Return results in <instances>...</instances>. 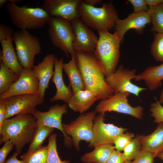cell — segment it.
Segmentation results:
<instances>
[{"label": "cell", "instance_id": "1", "mask_svg": "<svg viewBox=\"0 0 163 163\" xmlns=\"http://www.w3.org/2000/svg\"><path fill=\"white\" fill-rule=\"evenodd\" d=\"M37 126L36 118L32 114L18 115L5 119L0 126V144L10 140L20 154L27 144L31 142Z\"/></svg>", "mask_w": 163, "mask_h": 163}, {"label": "cell", "instance_id": "2", "mask_svg": "<svg viewBox=\"0 0 163 163\" xmlns=\"http://www.w3.org/2000/svg\"><path fill=\"white\" fill-rule=\"evenodd\" d=\"M99 37L93 53L99 61L105 77L117 69L120 56V45L122 42L119 34L108 31H97Z\"/></svg>", "mask_w": 163, "mask_h": 163}, {"label": "cell", "instance_id": "3", "mask_svg": "<svg viewBox=\"0 0 163 163\" xmlns=\"http://www.w3.org/2000/svg\"><path fill=\"white\" fill-rule=\"evenodd\" d=\"M80 18L88 27L97 31L115 27L118 12L111 2L104 3L100 8L85 4L81 0L77 7Z\"/></svg>", "mask_w": 163, "mask_h": 163}, {"label": "cell", "instance_id": "4", "mask_svg": "<svg viewBox=\"0 0 163 163\" xmlns=\"http://www.w3.org/2000/svg\"><path fill=\"white\" fill-rule=\"evenodd\" d=\"M6 8L12 24L20 30H34L44 27L50 16L43 8L20 7L7 3Z\"/></svg>", "mask_w": 163, "mask_h": 163}, {"label": "cell", "instance_id": "5", "mask_svg": "<svg viewBox=\"0 0 163 163\" xmlns=\"http://www.w3.org/2000/svg\"><path fill=\"white\" fill-rule=\"evenodd\" d=\"M47 24L49 38L52 44L62 51L66 56L75 57L73 43L75 35L70 21L64 18L50 16Z\"/></svg>", "mask_w": 163, "mask_h": 163}, {"label": "cell", "instance_id": "6", "mask_svg": "<svg viewBox=\"0 0 163 163\" xmlns=\"http://www.w3.org/2000/svg\"><path fill=\"white\" fill-rule=\"evenodd\" d=\"M12 38L20 65L23 68L32 69L35 56L42 52L39 39L24 30L16 31Z\"/></svg>", "mask_w": 163, "mask_h": 163}, {"label": "cell", "instance_id": "7", "mask_svg": "<svg viewBox=\"0 0 163 163\" xmlns=\"http://www.w3.org/2000/svg\"><path fill=\"white\" fill-rule=\"evenodd\" d=\"M130 94L127 92H120L101 100L95 107V112L105 114L107 112L115 111L131 115L139 120L142 119L143 108L140 106L133 107L129 104L128 97Z\"/></svg>", "mask_w": 163, "mask_h": 163}, {"label": "cell", "instance_id": "8", "mask_svg": "<svg viewBox=\"0 0 163 163\" xmlns=\"http://www.w3.org/2000/svg\"><path fill=\"white\" fill-rule=\"evenodd\" d=\"M96 113L95 111H92L83 113L75 121L67 124H62L64 133L72 136L77 150L79 149L81 141L84 140L88 142L91 141Z\"/></svg>", "mask_w": 163, "mask_h": 163}, {"label": "cell", "instance_id": "9", "mask_svg": "<svg viewBox=\"0 0 163 163\" xmlns=\"http://www.w3.org/2000/svg\"><path fill=\"white\" fill-rule=\"evenodd\" d=\"M135 69L129 70L121 65L115 71L105 77V79L114 94L120 92H127L138 97L142 91L147 89L132 83L131 80L134 79L136 75Z\"/></svg>", "mask_w": 163, "mask_h": 163}, {"label": "cell", "instance_id": "10", "mask_svg": "<svg viewBox=\"0 0 163 163\" xmlns=\"http://www.w3.org/2000/svg\"><path fill=\"white\" fill-rule=\"evenodd\" d=\"M5 119L18 115L32 114L36 107L42 104L44 98L37 94L16 95L6 99Z\"/></svg>", "mask_w": 163, "mask_h": 163}, {"label": "cell", "instance_id": "11", "mask_svg": "<svg viewBox=\"0 0 163 163\" xmlns=\"http://www.w3.org/2000/svg\"><path fill=\"white\" fill-rule=\"evenodd\" d=\"M104 116L105 114L99 113L95 117L92 138L89 144L90 147L95 148L103 145L114 144L117 137L127 129L113 124L105 123Z\"/></svg>", "mask_w": 163, "mask_h": 163}, {"label": "cell", "instance_id": "12", "mask_svg": "<svg viewBox=\"0 0 163 163\" xmlns=\"http://www.w3.org/2000/svg\"><path fill=\"white\" fill-rule=\"evenodd\" d=\"M75 35L74 50L94 53L98 38L80 18L71 22Z\"/></svg>", "mask_w": 163, "mask_h": 163}, {"label": "cell", "instance_id": "13", "mask_svg": "<svg viewBox=\"0 0 163 163\" xmlns=\"http://www.w3.org/2000/svg\"><path fill=\"white\" fill-rule=\"evenodd\" d=\"M81 0H44L42 8L50 16L62 18L71 22L80 18L78 5Z\"/></svg>", "mask_w": 163, "mask_h": 163}, {"label": "cell", "instance_id": "14", "mask_svg": "<svg viewBox=\"0 0 163 163\" xmlns=\"http://www.w3.org/2000/svg\"><path fill=\"white\" fill-rule=\"evenodd\" d=\"M67 111L66 104H56L51 106L47 111L41 112L37 110L32 115L36 118L37 125H43L61 131L64 137L65 143L67 144L69 143L70 139L64 133L62 123V116Z\"/></svg>", "mask_w": 163, "mask_h": 163}, {"label": "cell", "instance_id": "15", "mask_svg": "<svg viewBox=\"0 0 163 163\" xmlns=\"http://www.w3.org/2000/svg\"><path fill=\"white\" fill-rule=\"evenodd\" d=\"M39 88V81L32 69L23 68L18 80L8 91L0 95V99L21 94H37Z\"/></svg>", "mask_w": 163, "mask_h": 163}, {"label": "cell", "instance_id": "16", "mask_svg": "<svg viewBox=\"0 0 163 163\" xmlns=\"http://www.w3.org/2000/svg\"><path fill=\"white\" fill-rule=\"evenodd\" d=\"M150 23V19L147 12H133L124 19L118 18L116 21L115 28L122 41L127 31L134 29L137 33L141 34L146 26Z\"/></svg>", "mask_w": 163, "mask_h": 163}, {"label": "cell", "instance_id": "17", "mask_svg": "<svg viewBox=\"0 0 163 163\" xmlns=\"http://www.w3.org/2000/svg\"><path fill=\"white\" fill-rule=\"evenodd\" d=\"M55 57L53 54L47 55L41 62L34 66L32 69L34 74L39 82L38 94L43 98H44L46 89L48 88L50 81L53 75Z\"/></svg>", "mask_w": 163, "mask_h": 163}, {"label": "cell", "instance_id": "18", "mask_svg": "<svg viewBox=\"0 0 163 163\" xmlns=\"http://www.w3.org/2000/svg\"><path fill=\"white\" fill-rule=\"evenodd\" d=\"M64 63L62 58L58 59L56 57L54 62V70L52 78L56 88L55 95L50 99L51 102L58 100L63 101L68 104L73 93L70 86H66L64 82L62 70Z\"/></svg>", "mask_w": 163, "mask_h": 163}, {"label": "cell", "instance_id": "19", "mask_svg": "<svg viewBox=\"0 0 163 163\" xmlns=\"http://www.w3.org/2000/svg\"><path fill=\"white\" fill-rule=\"evenodd\" d=\"M75 59L82 74L105 76L99 61L93 53L76 51Z\"/></svg>", "mask_w": 163, "mask_h": 163}, {"label": "cell", "instance_id": "20", "mask_svg": "<svg viewBox=\"0 0 163 163\" xmlns=\"http://www.w3.org/2000/svg\"><path fill=\"white\" fill-rule=\"evenodd\" d=\"M85 89L95 93L99 100L110 97L114 92L105 81V76L82 75Z\"/></svg>", "mask_w": 163, "mask_h": 163}, {"label": "cell", "instance_id": "21", "mask_svg": "<svg viewBox=\"0 0 163 163\" xmlns=\"http://www.w3.org/2000/svg\"><path fill=\"white\" fill-rule=\"evenodd\" d=\"M98 100L95 93L85 89L73 93L67 104L74 111L82 113Z\"/></svg>", "mask_w": 163, "mask_h": 163}, {"label": "cell", "instance_id": "22", "mask_svg": "<svg viewBox=\"0 0 163 163\" xmlns=\"http://www.w3.org/2000/svg\"><path fill=\"white\" fill-rule=\"evenodd\" d=\"M134 79L136 82L144 81L150 91L160 87L163 80V63L147 67L142 73L137 75Z\"/></svg>", "mask_w": 163, "mask_h": 163}, {"label": "cell", "instance_id": "23", "mask_svg": "<svg viewBox=\"0 0 163 163\" xmlns=\"http://www.w3.org/2000/svg\"><path fill=\"white\" fill-rule=\"evenodd\" d=\"M12 38L2 41V50L1 51L0 61L8 68L20 75L23 68L20 65L14 47Z\"/></svg>", "mask_w": 163, "mask_h": 163}, {"label": "cell", "instance_id": "24", "mask_svg": "<svg viewBox=\"0 0 163 163\" xmlns=\"http://www.w3.org/2000/svg\"><path fill=\"white\" fill-rule=\"evenodd\" d=\"M142 149L152 153L155 158L163 151V123H159L151 134L141 135Z\"/></svg>", "mask_w": 163, "mask_h": 163}, {"label": "cell", "instance_id": "25", "mask_svg": "<svg viewBox=\"0 0 163 163\" xmlns=\"http://www.w3.org/2000/svg\"><path fill=\"white\" fill-rule=\"evenodd\" d=\"M63 70L67 75L73 93L85 89L82 74L77 65L75 58H71L64 64Z\"/></svg>", "mask_w": 163, "mask_h": 163}, {"label": "cell", "instance_id": "26", "mask_svg": "<svg viewBox=\"0 0 163 163\" xmlns=\"http://www.w3.org/2000/svg\"><path fill=\"white\" fill-rule=\"evenodd\" d=\"M93 151L83 155L81 160L85 163H106L113 151L115 149L112 144L101 145Z\"/></svg>", "mask_w": 163, "mask_h": 163}, {"label": "cell", "instance_id": "27", "mask_svg": "<svg viewBox=\"0 0 163 163\" xmlns=\"http://www.w3.org/2000/svg\"><path fill=\"white\" fill-rule=\"evenodd\" d=\"M20 75L0 62V95L8 91L18 80Z\"/></svg>", "mask_w": 163, "mask_h": 163}, {"label": "cell", "instance_id": "28", "mask_svg": "<svg viewBox=\"0 0 163 163\" xmlns=\"http://www.w3.org/2000/svg\"><path fill=\"white\" fill-rule=\"evenodd\" d=\"M54 128L43 125H37L27 152H32L41 147L46 138L53 132Z\"/></svg>", "mask_w": 163, "mask_h": 163}, {"label": "cell", "instance_id": "29", "mask_svg": "<svg viewBox=\"0 0 163 163\" xmlns=\"http://www.w3.org/2000/svg\"><path fill=\"white\" fill-rule=\"evenodd\" d=\"M149 8L147 12L152 25L151 31L156 33H163V3Z\"/></svg>", "mask_w": 163, "mask_h": 163}, {"label": "cell", "instance_id": "30", "mask_svg": "<svg viewBox=\"0 0 163 163\" xmlns=\"http://www.w3.org/2000/svg\"><path fill=\"white\" fill-rule=\"evenodd\" d=\"M48 152L47 146H42L32 152L24 153L21 158L24 163H46Z\"/></svg>", "mask_w": 163, "mask_h": 163}, {"label": "cell", "instance_id": "31", "mask_svg": "<svg viewBox=\"0 0 163 163\" xmlns=\"http://www.w3.org/2000/svg\"><path fill=\"white\" fill-rule=\"evenodd\" d=\"M57 134H51L48 139V155L46 163H69V160L62 161L60 159L57 149Z\"/></svg>", "mask_w": 163, "mask_h": 163}, {"label": "cell", "instance_id": "32", "mask_svg": "<svg viewBox=\"0 0 163 163\" xmlns=\"http://www.w3.org/2000/svg\"><path fill=\"white\" fill-rule=\"evenodd\" d=\"M141 135L133 138L123 150L126 160H133L142 149Z\"/></svg>", "mask_w": 163, "mask_h": 163}, {"label": "cell", "instance_id": "33", "mask_svg": "<svg viewBox=\"0 0 163 163\" xmlns=\"http://www.w3.org/2000/svg\"><path fill=\"white\" fill-rule=\"evenodd\" d=\"M151 47V53L157 61L163 63V33H154Z\"/></svg>", "mask_w": 163, "mask_h": 163}, {"label": "cell", "instance_id": "34", "mask_svg": "<svg viewBox=\"0 0 163 163\" xmlns=\"http://www.w3.org/2000/svg\"><path fill=\"white\" fill-rule=\"evenodd\" d=\"M134 136L133 133L129 132L123 133L120 135L114 142L115 149L120 152L123 151L133 139Z\"/></svg>", "mask_w": 163, "mask_h": 163}, {"label": "cell", "instance_id": "35", "mask_svg": "<svg viewBox=\"0 0 163 163\" xmlns=\"http://www.w3.org/2000/svg\"><path fill=\"white\" fill-rule=\"evenodd\" d=\"M149 110L151 115L154 118L155 123H163V107L159 101L155 99V102L152 103Z\"/></svg>", "mask_w": 163, "mask_h": 163}, {"label": "cell", "instance_id": "36", "mask_svg": "<svg viewBox=\"0 0 163 163\" xmlns=\"http://www.w3.org/2000/svg\"><path fill=\"white\" fill-rule=\"evenodd\" d=\"M154 158L155 157L152 153L142 149L132 162L153 163Z\"/></svg>", "mask_w": 163, "mask_h": 163}, {"label": "cell", "instance_id": "37", "mask_svg": "<svg viewBox=\"0 0 163 163\" xmlns=\"http://www.w3.org/2000/svg\"><path fill=\"white\" fill-rule=\"evenodd\" d=\"M133 6V12H147L149 9L145 0H128Z\"/></svg>", "mask_w": 163, "mask_h": 163}, {"label": "cell", "instance_id": "38", "mask_svg": "<svg viewBox=\"0 0 163 163\" xmlns=\"http://www.w3.org/2000/svg\"><path fill=\"white\" fill-rule=\"evenodd\" d=\"M14 145L8 140L4 143V145L0 149V163H4L8 154L13 150Z\"/></svg>", "mask_w": 163, "mask_h": 163}, {"label": "cell", "instance_id": "39", "mask_svg": "<svg viewBox=\"0 0 163 163\" xmlns=\"http://www.w3.org/2000/svg\"><path fill=\"white\" fill-rule=\"evenodd\" d=\"M14 32L12 28L4 24H0V42L9 38H12Z\"/></svg>", "mask_w": 163, "mask_h": 163}, {"label": "cell", "instance_id": "40", "mask_svg": "<svg viewBox=\"0 0 163 163\" xmlns=\"http://www.w3.org/2000/svg\"><path fill=\"white\" fill-rule=\"evenodd\" d=\"M126 160L123 153L114 149L109 156L106 163H124Z\"/></svg>", "mask_w": 163, "mask_h": 163}, {"label": "cell", "instance_id": "41", "mask_svg": "<svg viewBox=\"0 0 163 163\" xmlns=\"http://www.w3.org/2000/svg\"><path fill=\"white\" fill-rule=\"evenodd\" d=\"M6 101V99H0V126L5 120Z\"/></svg>", "mask_w": 163, "mask_h": 163}, {"label": "cell", "instance_id": "42", "mask_svg": "<svg viewBox=\"0 0 163 163\" xmlns=\"http://www.w3.org/2000/svg\"><path fill=\"white\" fill-rule=\"evenodd\" d=\"M19 155L16 152H14L12 155L5 160L4 163H24L21 160H19L17 158V157Z\"/></svg>", "mask_w": 163, "mask_h": 163}, {"label": "cell", "instance_id": "43", "mask_svg": "<svg viewBox=\"0 0 163 163\" xmlns=\"http://www.w3.org/2000/svg\"><path fill=\"white\" fill-rule=\"evenodd\" d=\"M145 1L149 7L156 6L163 3V0H145Z\"/></svg>", "mask_w": 163, "mask_h": 163}, {"label": "cell", "instance_id": "44", "mask_svg": "<svg viewBox=\"0 0 163 163\" xmlns=\"http://www.w3.org/2000/svg\"><path fill=\"white\" fill-rule=\"evenodd\" d=\"M102 1V0H85L83 1L84 2L85 4L92 6H94L95 5L101 3Z\"/></svg>", "mask_w": 163, "mask_h": 163}, {"label": "cell", "instance_id": "45", "mask_svg": "<svg viewBox=\"0 0 163 163\" xmlns=\"http://www.w3.org/2000/svg\"><path fill=\"white\" fill-rule=\"evenodd\" d=\"M159 101L161 104L163 103V90L161 93Z\"/></svg>", "mask_w": 163, "mask_h": 163}, {"label": "cell", "instance_id": "46", "mask_svg": "<svg viewBox=\"0 0 163 163\" xmlns=\"http://www.w3.org/2000/svg\"><path fill=\"white\" fill-rule=\"evenodd\" d=\"M7 0H0V7L2 8L7 2Z\"/></svg>", "mask_w": 163, "mask_h": 163}, {"label": "cell", "instance_id": "47", "mask_svg": "<svg viewBox=\"0 0 163 163\" xmlns=\"http://www.w3.org/2000/svg\"><path fill=\"white\" fill-rule=\"evenodd\" d=\"M158 158L163 160V151L161 152L158 156Z\"/></svg>", "mask_w": 163, "mask_h": 163}, {"label": "cell", "instance_id": "48", "mask_svg": "<svg viewBox=\"0 0 163 163\" xmlns=\"http://www.w3.org/2000/svg\"><path fill=\"white\" fill-rule=\"evenodd\" d=\"M9 1L10 2L15 4L17 2H21V1L20 0H10Z\"/></svg>", "mask_w": 163, "mask_h": 163}, {"label": "cell", "instance_id": "49", "mask_svg": "<svg viewBox=\"0 0 163 163\" xmlns=\"http://www.w3.org/2000/svg\"><path fill=\"white\" fill-rule=\"evenodd\" d=\"M124 163H132L131 161L126 160Z\"/></svg>", "mask_w": 163, "mask_h": 163}]
</instances>
